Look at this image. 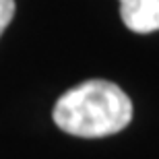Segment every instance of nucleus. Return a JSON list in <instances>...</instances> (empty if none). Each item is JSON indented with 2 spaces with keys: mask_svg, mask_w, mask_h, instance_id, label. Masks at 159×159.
<instances>
[{
  "mask_svg": "<svg viewBox=\"0 0 159 159\" xmlns=\"http://www.w3.org/2000/svg\"><path fill=\"white\" fill-rule=\"evenodd\" d=\"M120 17L134 33L159 31V0H120Z\"/></svg>",
  "mask_w": 159,
  "mask_h": 159,
  "instance_id": "2",
  "label": "nucleus"
},
{
  "mask_svg": "<svg viewBox=\"0 0 159 159\" xmlns=\"http://www.w3.org/2000/svg\"><path fill=\"white\" fill-rule=\"evenodd\" d=\"M52 118L66 134L101 139L130 124L132 101L116 83L93 79L68 89L56 101Z\"/></svg>",
  "mask_w": 159,
  "mask_h": 159,
  "instance_id": "1",
  "label": "nucleus"
},
{
  "mask_svg": "<svg viewBox=\"0 0 159 159\" xmlns=\"http://www.w3.org/2000/svg\"><path fill=\"white\" fill-rule=\"evenodd\" d=\"M15 17V0H0V35Z\"/></svg>",
  "mask_w": 159,
  "mask_h": 159,
  "instance_id": "3",
  "label": "nucleus"
}]
</instances>
